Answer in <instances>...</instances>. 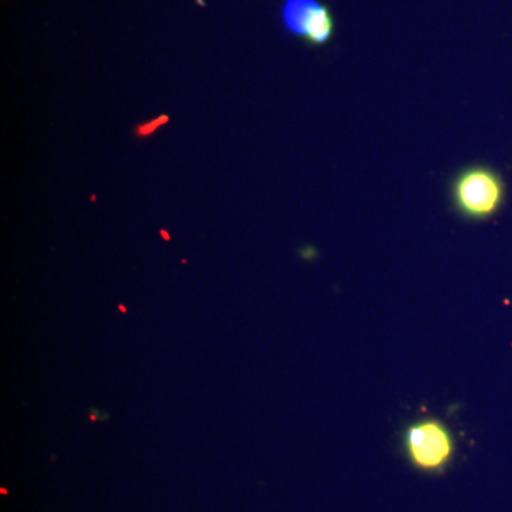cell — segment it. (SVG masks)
<instances>
[{
	"label": "cell",
	"mask_w": 512,
	"mask_h": 512,
	"mask_svg": "<svg viewBox=\"0 0 512 512\" xmlns=\"http://www.w3.org/2000/svg\"><path fill=\"white\" fill-rule=\"evenodd\" d=\"M507 194L504 178L488 165H468L450 183L453 210L468 221H485L503 208Z\"/></svg>",
	"instance_id": "6da1fadb"
},
{
	"label": "cell",
	"mask_w": 512,
	"mask_h": 512,
	"mask_svg": "<svg viewBox=\"0 0 512 512\" xmlns=\"http://www.w3.org/2000/svg\"><path fill=\"white\" fill-rule=\"evenodd\" d=\"M404 447L410 461L420 470H441L453 458V434L441 421H417L406 430Z\"/></svg>",
	"instance_id": "7a4b0ae2"
},
{
	"label": "cell",
	"mask_w": 512,
	"mask_h": 512,
	"mask_svg": "<svg viewBox=\"0 0 512 512\" xmlns=\"http://www.w3.org/2000/svg\"><path fill=\"white\" fill-rule=\"evenodd\" d=\"M285 28L311 45H326L335 33V20L318 0H286L282 10Z\"/></svg>",
	"instance_id": "3957f363"
}]
</instances>
